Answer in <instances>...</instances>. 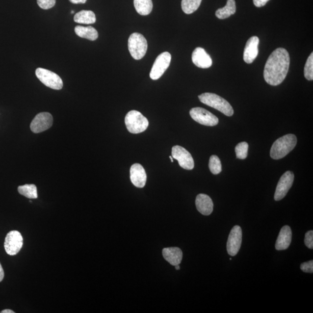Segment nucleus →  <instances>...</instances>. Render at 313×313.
Listing matches in <instances>:
<instances>
[{
    "mask_svg": "<svg viewBox=\"0 0 313 313\" xmlns=\"http://www.w3.org/2000/svg\"><path fill=\"white\" fill-rule=\"evenodd\" d=\"M289 55L286 49L274 50L268 58L264 69V78L267 84L277 86L282 84L288 74Z\"/></svg>",
    "mask_w": 313,
    "mask_h": 313,
    "instance_id": "obj_1",
    "label": "nucleus"
},
{
    "mask_svg": "<svg viewBox=\"0 0 313 313\" xmlns=\"http://www.w3.org/2000/svg\"><path fill=\"white\" fill-rule=\"evenodd\" d=\"M296 143V137L293 134H288L278 139L271 147V157L274 159L284 158L295 148Z\"/></svg>",
    "mask_w": 313,
    "mask_h": 313,
    "instance_id": "obj_2",
    "label": "nucleus"
},
{
    "mask_svg": "<svg viewBox=\"0 0 313 313\" xmlns=\"http://www.w3.org/2000/svg\"><path fill=\"white\" fill-rule=\"evenodd\" d=\"M199 98L204 104L215 108L227 116H232L234 114L231 104L218 95L207 92L199 95Z\"/></svg>",
    "mask_w": 313,
    "mask_h": 313,
    "instance_id": "obj_3",
    "label": "nucleus"
},
{
    "mask_svg": "<svg viewBox=\"0 0 313 313\" xmlns=\"http://www.w3.org/2000/svg\"><path fill=\"white\" fill-rule=\"evenodd\" d=\"M125 123L128 130L134 134L144 132L149 126L148 120L136 110H131L127 113Z\"/></svg>",
    "mask_w": 313,
    "mask_h": 313,
    "instance_id": "obj_4",
    "label": "nucleus"
},
{
    "mask_svg": "<svg viewBox=\"0 0 313 313\" xmlns=\"http://www.w3.org/2000/svg\"><path fill=\"white\" fill-rule=\"evenodd\" d=\"M129 50L133 59L140 60L146 55L148 42L144 36L138 33L130 35L129 39Z\"/></svg>",
    "mask_w": 313,
    "mask_h": 313,
    "instance_id": "obj_5",
    "label": "nucleus"
},
{
    "mask_svg": "<svg viewBox=\"0 0 313 313\" xmlns=\"http://www.w3.org/2000/svg\"><path fill=\"white\" fill-rule=\"evenodd\" d=\"M36 75L40 81L48 87L55 90H60L63 88V83L61 78L50 70L38 68L36 70Z\"/></svg>",
    "mask_w": 313,
    "mask_h": 313,
    "instance_id": "obj_6",
    "label": "nucleus"
},
{
    "mask_svg": "<svg viewBox=\"0 0 313 313\" xmlns=\"http://www.w3.org/2000/svg\"><path fill=\"white\" fill-rule=\"evenodd\" d=\"M190 115L195 121L201 125L213 127L219 123L218 118L205 108L201 107L191 108Z\"/></svg>",
    "mask_w": 313,
    "mask_h": 313,
    "instance_id": "obj_7",
    "label": "nucleus"
},
{
    "mask_svg": "<svg viewBox=\"0 0 313 313\" xmlns=\"http://www.w3.org/2000/svg\"><path fill=\"white\" fill-rule=\"evenodd\" d=\"M24 244V239L20 232L16 231H11L6 235L4 248L7 254L14 256L21 251Z\"/></svg>",
    "mask_w": 313,
    "mask_h": 313,
    "instance_id": "obj_8",
    "label": "nucleus"
},
{
    "mask_svg": "<svg viewBox=\"0 0 313 313\" xmlns=\"http://www.w3.org/2000/svg\"><path fill=\"white\" fill-rule=\"evenodd\" d=\"M171 55L168 52H163L156 57L152 66L150 77L153 80H156L164 74L170 65Z\"/></svg>",
    "mask_w": 313,
    "mask_h": 313,
    "instance_id": "obj_9",
    "label": "nucleus"
},
{
    "mask_svg": "<svg viewBox=\"0 0 313 313\" xmlns=\"http://www.w3.org/2000/svg\"><path fill=\"white\" fill-rule=\"evenodd\" d=\"M172 156L177 159L182 168L191 170L194 167V159L190 153L183 147L175 146L172 149Z\"/></svg>",
    "mask_w": 313,
    "mask_h": 313,
    "instance_id": "obj_10",
    "label": "nucleus"
},
{
    "mask_svg": "<svg viewBox=\"0 0 313 313\" xmlns=\"http://www.w3.org/2000/svg\"><path fill=\"white\" fill-rule=\"evenodd\" d=\"M242 236V230L240 226L237 225L233 227L227 242V251L231 256H235L240 250Z\"/></svg>",
    "mask_w": 313,
    "mask_h": 313,
    "instance_id": "obj_11",
    "label": "nucleus"
},
{
    "mask_svg": "<svg viewBox=\"0 0 313 313\" xmlns=\"http://www.w3.org/2000/svg\"><path fill=\"white\" fill-rule=\"evenodd\" d=\"M293 181H294V175L293 172L288 171L284 173L277 184L275 194H274V200L280 201L283 199L291 188Z\"/></svg>",
    "mask_w": 313,
    "mask_h": 313,
    "instance_id": "obj_12",
    "label": "nucleus"
},
{
    "mask_svg": "<svg viewBox=\"0 0 313 313\" xmlns=\"http://www.w3.org/2000/svg\"><path fill=\"white\" fill-rule=\"evenodd\" d=\"M53 124V117L49 113L43 112L38 114L30 124L31 131L38 133L43 132L50 129Z\"/></svg>",
    "mask_w": 313,
    "mask_h": 313,
    "instance_id": "obj_13",
    "label": "nucleus"
},
{
    "mask_svg": "<svg viewBox=\"0 0 313 313\" xmlns=\"http://www.w3.org/2000/svg\"><path fill=\"white\" fill-rule=\"evenodd\" d=\"M130 179L134 186L143 188L145 186L147 180L146 171L143 166L134 164L130 169Z\"/></svg>",
    "mask_w": 313,
    "mask_h": 313,
    "instance_id": "obj_14",
    "label": "nucleus"
},
{
    "mask_svg": "<svg viewBox=\"0 0 313 313\" xmlns=\"http://www.w3.org/2000/svg\"><path fill=\"white\" fill-rule=\"evenodd\" d=\"M192 61L198 68L207 69L212 65L211 57L203 48H196L192 53Z\"/></svg>",
    "mask_w": 313,
    "mask_h": 313,
    "instance_id": "obj_15",
    "label": "nucleus"
},
{
    "mask_svg": "<svg viewBox=\"0 0 313 313\" xmlns=\"http://www.w3.org/2000/svg\"><path fill=\"white\" fill-rule=\"evenodd\" d=\"M260 39L257 36L252 37L247 41L244 49L243 58L248 64L253 62L259 53L258 46Z\"/></svg>",
    "mask_w": 313,
    "mask_h": 313,
    "instance_id": "obj_16",
    "label": "nucleus"
},
{
    "mask_svg": "<svg viewBox=\"0 0 313 313\" xmlns=\"http://www.w3.org/2000/svg\"><path fill=\"white\" fill-rule=\"evenodd\" d=\"M292 241V231L290 227L285 226L281 229L276 242V249L278 251L286 250L288 248Z\"/></svg>",
    "mask_w": 313,
    "mask_h": 313,
    "instance_id": "obj_17",
    "label": "nucleus"
},
{
    "mask_svg": "<svg viewBox=\"0 0 313 313\" xmlns=\"http://www.w3.org/2000/svg\"><path fill=\"white\" fill-rule=\"evenodd\" d=\"M196 206L199 212L204 215H209L213 211V201L208 195L204 194L198 195L196 200Z\"/></svg>",
    "mask_w": 313,
    "mask_h": 313,
    "instance_id": "obj_18",
    "label": "nucleus"
},
{
    "mask_svg": "<svg viewBox=\"0 0 313 313\" xmlns=\"http://www.w3.org/2000/svg\"><path fill=\"white\" fill-rule=\"evenodd\" d=\"M162 255L165 260L172 266H177L181 263L183 253L180 248L170 247L163 249Z\"/></svg>",
    "mask_w": 313,
    "mask_h": 313,
    "instance_id": "obj_19",
    "label": "nucleus"
},
{
    "mask_svg": "<svg viewBox=\"0 0 313 313\" xmlns=\"http://www.w3.org/2000/svg\"><path fill=\"white\" fill-rule=\"evenodd\" d=\"M75 30L78 36L89 40L95 41L98 38L97 30L92 26L84 27L82 26H77Z\"/></svg>",
    "mask_w": 313,
    "mask_h": 313,
    "instance_id": "obj_20",
    "label": "nucleus"
},
{
    "mask_svg": "<svg viewBox=\"0 0 313 313\" xmlns=\"http://www.w3.org/2000/svg\"><path fill=\"white\" fill-rule=\"evenodd\" d=\"M96 16L94 12L82 10L77 13L74 17V21L76 23L91 25L96 22Z\"/></svg>",
    "mask_w": 313,
    "mask_h": 313,
    "instance_id": "obj_21",
    "label": "nucleus"
},
{
    "mask_svg": "<svg viewBox=\"0 0 313 313\" xmlns=\"http://www.w3.org/2000/svg\"><path fill=\"white\" fill-rule=\"evenodd\" d=\"M236 12L235 0H228L226 5L222 8H219L216 11V17L220 19H225L235 14Z\"/></svg>",
    "mask_w": 313,
    "mask_h": 313,
    "instance_id": "obj_22",
    "label": "nucleus"
},
{
    "mask_svg": "<svg viewBox=\"0 0 313 313\" xmlns=\"http://www.w3.org/2000/svg\"><path fill=\"white\" fill-rule=\"evenodd\" d=\"M133 3L136 11L140 15H148L152 11V0H134Z\"/></svg>",
    "mask_w": 313,
    "mask_h": 313,
    "instance_id": "obj_23",
    "label": "nucleus"
},
{
    "mask_svg": "<svg viewBox=\"0 0 313 313\" xmlns=\"http://www.w3.org/2000/svg\"><path fill=\"white\" fill-rule=\"evenodd\" d=\"M19 193L22 196L30 199H36L38 197L37 187L34 184H25L19 186Z\"/></svg>",
    "mask_w": 313,
    "mask_h": 313,
    "instance_id": "obj_24",
    "label": "nucleus"
},
{
    "mask_svg": "<svg viewBox=\"0 0 313 313\" xmlns=\"http://www.w3.org/2000/svg\"><path fill=\"white\" fill-rule=\"evenodd\" d=\"M202 0H182V10L186 14H193L200 6Z\"/></svg>",
    "mask_w": 313,
    "mask_h": 313,
    "instance_id": "obj_25",
    "label": "nucleus"
},
{
    "mask_svg": "<svg viewBox=\"0 0 313 313\" xmlns=\"http://www.w3.org/2000/svg\"><path fill=\"white\" fill-rule=\"evenodd\" d=\"M209 168L213 175H218L222 171V164L218 156L213 155L210 156Z\"/></svg>",
    "mask_w": 313,
    "mask_h": 313,
    "instance_id": "obj_26",
    "label": "nucleus"
},
{
    "mask_svg": "<svg viewBox=\"0 0 313 313\" xmlns=\"http://www.w3.org/2000/svg\"><path fill=\"white\" fill-rule=\"evenodd\" d=\"M248 147V143L245 142L239 143L236 146L235 151L237 158L244 159L247 158Z\"/></svg>",
    "mask_w": 313,
    "mask_h": 313,
    "instance_id": "obj_27",
    "label": "nucleus"
},
{
    "mask_svg": "<svg viewBox=\"0 0 313 313\" xmlns=\"http://www.w3.org/2000/svg\"><path fill=\"white\" fill-rule=\"evenodd\" d=\"M305 78L309 81L313 79V53L312 52L308 57L305 64L304 69Z\"/></svg>",
    "mask_w": 313,
    "mask_h": 313,
    "instance_id": "obj_28",
    "label": "nucleus"
},
{
    "mask_svg": "<svg viewBox=\"0 0 313 313\" xmlns=\"http://www.w3.org/2000/svg\"><path fill=\"white\" fill-rule=\"evenodd\" d=\"M37 2L38 5L44 9L52 8L56 4V0H37Z\"/></svg>",
    "mask_w": 313,
    "mask_h": 313,
    "instance_id": "obj_29",
    "label": "nucleus"
},
{
    "mask_svg": "<svg viewBox=\"0 0 313 313\" xmlns=\"http://www.w3.org/2000/svg\"><path fill=\"white\" fill-rule=\"evenodd\" d=\"M305 244L308 248L313 249V231H311L306 233Z\"/></svg>",
    "mask_w": 313,
    "mask_h": 313,
    "instance_id": "obj_30",
    "label": "nucleus"
},
{
    "mask_svg": "<svg viewBox=\"0 0 313 313\" xmlns=\"http://www.w3.org/2000/svg\"><path fill=\"white\" fill-rule=\"evenodd\" d=\"M301 269L305 273H313V261H310L308 262L303 263L301 265Z\"/></svg>",
    "mask_w": 313,
    "mask_h": 313,
    "instance_id": "obj_31",
    "label": "nucleus"
},
{
    "mask_svg": "<svg viewBox=\"0 0 313 313\" xmlns=\"http://www.w3.org/2000/svg\"><path fill=\"white\" fill-rule=\"evenodd\" d=\"M270 0H253L254 4L257 7H261L266 4Z\"/></svg>",
    "mask_w": 313,
    "mask_h": 313,
    "instance_id": "obj_32",
    "label": "nucleus"
},
{
    "mask_svg": "<svg viewBox=\"0 0 313 313\" xmlns=\"http://www.w3.org/2000/svg\"><path fill=\"white\" fill-rule=\"evenodd\" d=\"M73 4H84L87 0H69Z\"/></svg>",
    "mask_w": 313,
    "mask_h": 313,
    "instance_id": "obj_33",
    "label": "nucleus"
},
{
    "mask_svg": "<svg viewBox=\"0 0 313 313\" xmlns=\"http://www.w3.org/2000/svg\"><path fill=\"white\" fill-rule=\"evenodd\" d=\"M4 277V272L1 263H0V282H1Z\"/></svg>",
    "mask_w": 313,
    "mask_h": 313,
    "instance_id": "obj_34",
    "label": "nucleus"
},
{
    "mask_svg": "<svg viewBox=\"0 0 313 313\" xmlns=\"http://www.w3.org/2000/svg\"><path fill=\"white\" fill-rule=\"evenodd\" d=\"M1 313H14L15 312L14 311H11V310L6 309V310H4V311H1Z\"/></svg>",
    "mask_w": 313,
    "mask_h": 313,
    "instance_id": "obj_35",
    "label": "nucleus"
},
{
    "mask_svg": "<svg viewBox=\"0 0 313 313\" xmlns=\"http://www.w3.org/2000/svg\"><path fill=\"white\" fill-rule=\"evenodd\" d=\"M180 269H181V267L180 266V265H177V266H175L176 270H180Z\"/></svg>",
    "mask_w": 313,
    "mask_h": 313,
    "instance_id": "obj_36",
    "label": "nucleus"
},
{
    "mask_svg": "<svg viewBox=\"0 0 313 313\" xmlns=\"http://www.w3.org/2000/svg\"><path fill=\"white\" fill-rule=\"evenodd\" d=\"M169 158H170V159H171V162H174V158L173 157H172V156H169Z\"/></svg>",
    "mask_w": 313,
    "mask_h": 313,
    "instance_id": "obj_37",
    "label": "nucleus"
},
{
    "mask_svg": "<svg viewBox=\"0 0 313 313\" xmlns=\"http://www.w3.org/2000/svg\"><path fill=\"white\" fill-rule=\"evenodd\" d=\"M71 14H74V11H72V12H71Z\"/></svg>",
    "mask_w": 313,
    "mask_h": 313,
    "instance_id": "obj_38",
    "label": "nucleus"
}]
</instances>
